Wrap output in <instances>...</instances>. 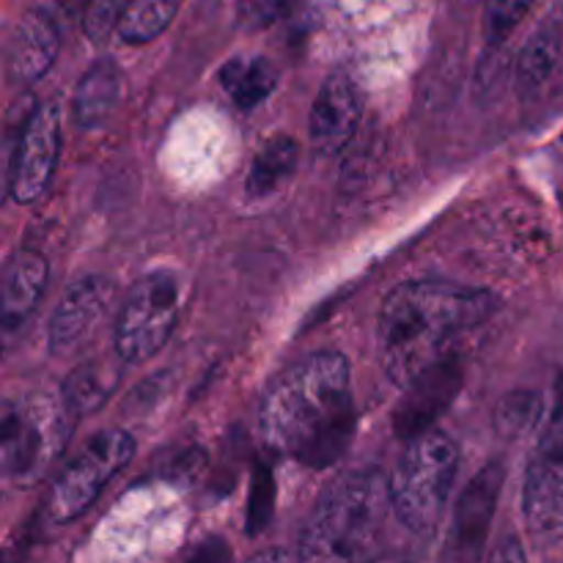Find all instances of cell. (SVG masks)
<instances>
[{"label": "cell", "instance_id": "52a82bcc", "mask_svg": "<svg viewBox=\"0 0 563 563\" xmlns=\"http://www.w3.org/2000/svg\"><path fill=\"white\" fill-rule=\"evenodd\" d=\"M135 454V438L124 429H104L66 465L49 487L47 515L55 522H71L99 498L110 478Z\"/></svg>", "mask_w": 563, "mask_h": 563}, {"label": "cell", "instance_id": "d4e9b609", "mask_svg": "<svg viewBox=\"0 0 563 563\" xmlns=\"http://www.w3.org/2000/svg\"><path fill=\"white\" fill-rule=\"evenodd\" d=\"M60 9L69 11V14H77V11H86L93 0H58Z\"/></svg>", "mask_w": 563, "mask_h": 563}, {"label": "cell", "instance_id": "8992f818", "mask_svg": "<svg viewBox=\"0 0 563 563\" xmlns=\"http://www.w3.org/2000/svg\"><path fill=\"white\" fill-rule=\"evenodd\" d=\"M179 319V278L148 273L132 286L115 319L113 344L121 363H143L157 355Z\"/></svg>", "mask_w": 563, "mask_h": 563}, {"label": "cell", "instance_id": "2e32d148", "mask_svg": "<svg viewBox=\"0 0 563 563\" xmlns=\"http://www.w3.org/2000/svg\"><path fill=\"white\" fill-rule=\"evenodd\" d=\"M121 99V69L115 60L99 58L91 69L82 75L80 86L75 91V113L77 126L82 130H97L113 115L115 104Z\"/></svg>", "mask_w": 563, "mask_h": 563}, {"label": "cell", "instance_id": "7402d4cb", "mask_svg": "<svg viewBox=\"0 0 563 563\" xmlns=\"http://www.w3.org/2000/svg\"><path fill=\"white\" fill-rule=\"evenodd\" d=\"M542 416V396L537 390H515V394L506 396L498 407V429L500 434H517L533 429V423Z\"/></svg>", "mask_w": 563, "mask_h": 563}, {"label": "cell", "instance_id": "5bb4252c", "mask_svg": "<svg viewBox=\"0 0 563 563\" xmlns=\"http://www.w3.org/2000/svg\"><path fill=\"white\" fill-rule=\"evenodd\" d=\"M58 49L60 33L53 16L38 9L27 11L11 33L9 53H5L9 77L16 82L38 80L55 64Z\"/></svg>", "mask_w": 563, "mask_h": 563}, {"label": "cell", "instance_id": "d6986e66", "mask_svg": "<svg viewBox=\"0 0 563 563\" xmlns=\"http://www.w3.org/2000/svg\"><path fill=\"white\" fill-rule=\"evenodd\" d=\"M115 383H119V366L99 357V361L82 363L77 366L69 377L64 379V405L69 407L71 416H86V412H97L104 401L113 394Z\"/></svg>", "mask_w": 563, "mask_h": 563}, {"label": "cell", "instance_id": "7c38bea8", "mask_svg": "<svg viewBox=\"0 0 563 563\" xmlns=\"http://www.w3.org/2000/svg\"><path fill=\"white\" fill-rule=\"evenodd\" d=\"M504 465L489 462L467 484L454 511L449 555H456V559H476V555H482V548L487 544L489 537V526H493L495 506H498L500 487H504Z\"/></svg>", "mask_w": 563, "mask_h": 563}, {"label": "cell", "instance_id": "ba28073f", "mask_svg": "<svg viewBox=\"0 0 563 563\" xmlns=\"http://www.w3.org/2000/svg\"><path fill=\"white\" fill-rule=\"evenodd\" d=\"M522 517L537 548H553L563 539V405L528 462Z\"/></svg>", "mask_w": 563, "mask_h": 563}, {"label": "cell", "instance_id": "ffe728a7", "mask_svg": "<svg viewBox=\"0 0 563 563\" xmlns=\"http://www.w3.org/2000/svg\"><path fill=\"white\" fill-rule=\"evenodd\" d=\"M561 27L555 22H544L537 33L526 42L520 58H517V82L522 91L533 93L550 80L561 58Z\"/></svg>", "mask_w": 563, "mask_h": 563}, {"label": "cell", "instance_id": "ac0fdd59", "mask_svg": "<svg viewBox=\"0 0 563 563\" xmlns=\"http://www.w3.org/2000/svg\"><path fill=\"white\" fill-rule=\"evenodd\" d=\"M300 146L291 135H273L262 143L258 154L253 157L251 170H247L245 190L247 196L262 198L278 190L297 168Z\"/></svg>", "mask_w": 563, "mask_h": 563}, {"label": "cell", "instance_id": "cb8c5ba5", "mask_svg": "<svg viewBox=\"0 0 563 563\" xmlns=\"http://www.w3.org/2000/svg\"><path fill=\"white\" fill-rule=\"evenodd\" d=\"M300 0H236V22L245 31H262L295 11Z\"/></svg>", "mask_w": 563, "mask_h": 563}, {"label": "cell", "instance_id": "7a4b0ae2", "mask_svg": "<svg viewBox=\"0 0 563 563\" xmlns=\"http://www.w3.org/2000/svg\"><path fill=\"white\" fill-rule=\"evenodd\" d=\"M498 297L451 280H407L383 302L377 322L379 361L399 388L460 355V344L487 324Z\"/></svg>", "mask_w": 563, "mask_h": 563}, {"label": "cell", "instance_id": "9c48e42d", "mask_svg": "<svg viewBox=\"0 0 563 563\" xmlns=\"http://www.w3.org/2000/svg\"><path fill=\"white\" fill-rule=\"evenodd\" d=\"M60 157L58 104H38L22 124L9 170V192L16 203H33L44 196Z\"/></svg>", "mask_w": 563, "mask_h": 563}, {"label": "cell", "instance_id": "4fadbf2b", "mask_svg": "<svg viewBox=\"0 0 563 563\" xmlns=\"http://www.w3.org/2000/svg\"><path fill=\"white\" fill-rule=\"evenodd\" d=\"M462 388V366L460 357L443 361L440 366L429 368L421 377L412 379L405 388L399 410L394 416V427L401 438H416V434L432 429L445 412V407L456 399Z\"/></svg>", "mask_w": 563, "mask_h": 563}, {"label": "cell", "instance_id": "44dd1931", "mask_svg": "<svg viewBox=\"0 0 563 563\" xmlns=\"http://www.w3.org/2000/svg\"><path fill=\"white\" fill-rule=\"evenodd\" d=\"M181 0H124L119 16V38L124 44H148L174 22Z\"/></svg>", "mask_w": 563, "mask_h": 563}, {"label": "cell", "instance_id": "8fae6325", "mask_svg": "<svg viewBox=\"0 0 563 563\" xmlns=\"http://www.w3.org/2000/svg\"><path fill=\"white\" fill-rule=\"evenodd\" d=\"M361 115L363 97L357 82L344 71L330 75L319 88L317 99H313L311 119H308L311 146L324 157L339 154L355 137Z\"/></svg>", "mask_w": 563, "mask_h": 563}, {"label": "cell", "instance_id": "603a6c76", "mask_svg": "<svg viewBox=\"0 0 563 563\" xmlns=\"http://www.w3.org/2000/svg\"><path fill=\"white\" fill-rule=\"evenodd\" d=\"M533 0H487L484 9V33H487L489 47H500L511 38L526 14L531 11Z\"/></svg>", "mask_w": 563, "mask_h": 563}, {"label": "cell", "instance_id": "6da1fadb", "mask_svg": "<svg viewBox=\"0 0 563 563\" xmlns=\"http://www.w3.org/2000/svg\"><path fill=\"white\" fill-rule=\"evenodd\" d=\"M264 443L300 465L328 467L355 438L350 363L341 352H317L273 379L258 410Z\"/></svg>", "mask_w": 563, "mask_h": 563}, {"label": "cell", "instance_id": "30bf717a", "mask_svg": "<svg viewBox=\"0 0 563 563\" xmlns=\"http://www.w3.org/2000/svg\"><path fill=\"white\" fill-rule=\"evenodd\" d=\"M110 297H113V284L102 275H86L75 280L49 319V355L64 357L75 352L104 317Z\"/></svg>", "mask_w": 563, "mask_h": 563}, {"label": "cell", "instance_id": "3957f363", "mask_svg": "<svg viewBox=\"0 0 563 563\" xmlns=\"http://www.w3.org/2000/svg\"><path fill=\"white\" fill-rule=\"evenodd\" d=\"M388 511H394V498L383 473H344L324 489L308 517L297 555L311 561L368 559L383 539Z\"/></svg>", "mask_w": 563, "mask_h": 563}, {"label": "cell", "instance_id": "e0dca14e", "mask_svg": "<svg viewBox=\"0 0 563 563\" xmlns=\"http://www.w3.org/2000/svg\"><path fill=\"white\" fill-rule=\"evenodd\" d=\"M218 80L236 108L253 110L275 91L278 69L264 55H236L220 66Z\"/></svg>", "mask_w": 563, "mask_h": 563}, {"label": "cell", "instance_id": "5b68a950", "mask_svg": "<svg viewBox=\"0 0 563 563\" xmlns=\"http://www.w3.org/2000/svg\"><path fill=\"white\" fill-rule=\"evenodd\" d=\"M71 412L47 394L5 401L0 416L3 473L14 484H36L66 449Z\"/></svg>", "mask_w": 563, "mask_h": 563}, {"label": "cell", "instance_id": "9a60e30c", "mask_svg": "<svg viewBox=\"0 0 563 563\" xmlns=\"http://www.w3.org/2000/svg\"><path fill=\"white\" fill-rule=\"evenodd\" d=\"M47 258L36 251H22L3 269V324L14 330L31 317L47 286Z\"/></svg>", "mask_w": 563, "mask_h": 563}, {"label": "cell", "instance_id": "277c9868", "mask_svg": "<svg viewBox=\"0 0 563 563\" xmlns=\"http://www.w3.org/2000/svg\"><path fill=\"white\" fill-rule=\"evenodd\" d=\"M456 467L460 451L449 434L427 429L410 438V445L390 476L394 515L401 526L416 533H427L438 526L454 487Z\"/></svg>", "mask_w": 563, "mask_h": 563}]
</instances>
